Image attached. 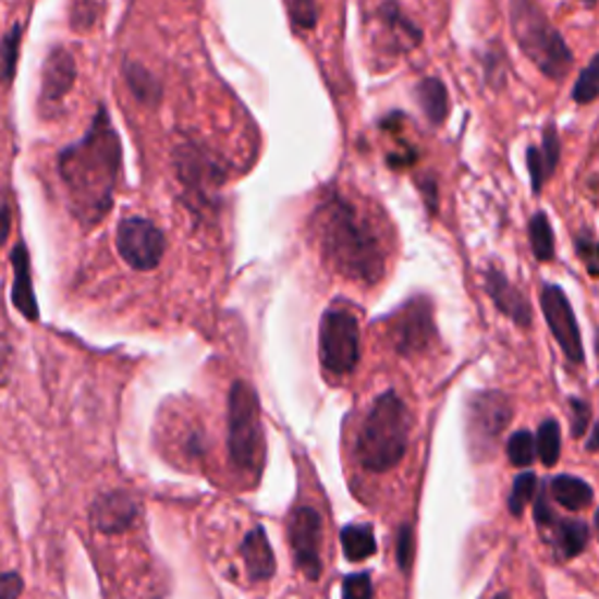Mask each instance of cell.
I'll use <instances>...</instances> for the list:
<instances>
[{
	"instance_id": "23",
	"label": "cell",
	"mask_w": 599,
	"mask_h": 599,
	"mask_svg": "<svg viewBox=\"0 0 599 599\" xmlns=\"http://www.w3.org/2000/svg\"><path fill=\"white\" fill-rule=\"evenodd\" d=\"M124 81H127L130 89L134 97L146 103V106H157L162 101V83L138 61H124Z\"/></svg>"
},
{
	"instance_id": "25",
	"label": "cell",
	"mask_w": 599,
	"mask_h": 599,
	"mask_svg": "<svg viewBox=\"0 0 599 599\" xmlns=\"http://www.w3.org/2000/svg\"><path fill=\"white\" fill-rule=\"evenodd\" d=\"M527 232H529V242H531V250H534L536 260H541V262L553 260L555 234H553V225H550V218L543 211L534 213L529 220Z\"/></svg>"
},
{
	"instance_id": "7",
	"label": "cell",
	"mask_w": 599,
	"mask_h": 599,
	"mask_svg": "<svg viewBox=\"0 0 599 599\" xmlns=\"http://www.w3.org/2000/svg\"><path fill=\"white\" fill-rule=\"evenodd\" d=\"M513 419V403L501 391H478L468 399L466 438L476 460H487L497 450L503 431Z\"/></svg>"
},
{
	"instance_id": "4",
	"label": "cell",
	"mask_w": 599,
	"mask_h": 599,
	"mask_svg": "<svg viewBox=\"0 0 599 599\" xmlns=\"http://www.w3.org/2000/svg\"><path fill=\"white\" fill-rule=\"evenodd\" d=\"M228 454L232 468L256 485L265 468V429L260 401L248 382H234L228 393Z\"/></svg>"
},
{
	"instance_id": "10",
	"label": "cell",
	"mask_w": 599,
	"mask_h": 599,
	"mask_svg": "<svg viewBox=\"0 0 599 599\" xmlns=\"http://www.w3.org/2000/svg\"><path fill=\"white\" fill-rule=\"evenodd\" d=\"M173 164L185 191L191 193V199L199 207H209L211 193H216L225 179V169L216 157L195 140H185L183 146L173 152Z\"/></svg>"
},
{
	"instance_id": "13",
	"label": "cell",
	"mask_w": 599,
	"mask_h": 599,
	"mask_svg": "<svg viewBox=\"0 0 599 599\" xmlns=\"http://www.w3.org/2000/svg\"><path fill=\"white\" fill-rule=\"evenodd\" d=\"M541 309L548 321L550 333L555 335L562 354L576 366L586 364V352H583L580 328L576 321V314L566 300L564 291L555 283H543L541 286Z\"/></svg>"
},
{
	"instance_id": "36",
	"label": "cell",
	"mask_w": 599,
	"mask_h": 599,
	"mask_svg": "<svg viewBox=\"0 0 599 599\" xmlns=\"http://www.w3.org/2000/svg\"><path fill=\"white\" fill-rule=\"evenodd\" d=\"M576 254L586 262L590 277H597V244L590 232H580V236H576Z\"/></svg>"
},
{
	"instance_id": "37",
	"label": "cell",
	"mask_w": 599,
	"mask_h": 599,
	"mask_svg": "<svg viewBox=\"0 0 599 599\" xmlns=\"http://www.w3.org/2000/svg\"><path fill=\"white\" fill-rule=\"evenodd\" d=\"M24 592V578L17 572L0 574V599H20Z\"/></svg>"
},
{
	"instance_id": "33",
	"label": "cell",
	"mask_w": 599,
	"mask_h": 599,
	"mask_svg": "<svg viewBox=\"0 0 599 599\" xmlns=\"http://www.w3.org/2000/svg\"><path fill=\"white\" fill-rule=\"evenodd\" d=\"M342 599H372L370 574H350L342 580Z\"/></svg>"
},
{
	"instance_id": "30",
	"label": "cell",
	"mask_w": 599,
	"mask_h": 599,
	"mask_svg": "<svg viewBox=\"0 0 599 599\" xmlns=\"http://www.w3.org/2000/svg\"><path fill=\"white\" fill-rule=\"evenodd\" d=\"M599 94V73H597V57L580 71L574 85V101L576 103H592Z\"/></svg>"
},
{
	"instance_id": "8",
	"label": "cell",
	"mask_w": 599,
	"mask_h": 599,
	"mask_svg": "<svg viewBox=\"0 0 599 599\" xmlns=\"http://www.w3.org/2000/svg\"><path fill=\"white\" fill-rule=\"evenodd\" d=\"M389 338L399 356L413 358L427 352L438 338L431 300L424 295L409 297L403 307L393 311L389 319Z\"/></svg>"
},
{
	"instance_id": "35",
	"label": "cell",
	"mask_w": 599,
	"mask_h": 599,
	"mask_svg": "<svg viewBox=\"0 0 599 599\" xmlns=\"http://www.w3.org/2000/svg\"><path fill=\"white\" fill-rule=\"evenodd\" d=\"M570 405H572V436L574 438L586 436V431L590 427V417H592L590 403L583 399H572Z\"/></svg>"
},
{
	"instance_id": "12",
	"label": "cell",
	"mask_w": 599,
	"mask_h": 599,
	"mask_svg": "<svg viewBox=\"0 0 599 599\" xmlns=\"http://www.w3.org/2000/svg\"><path fill=\"white\" fill-rule=\"evenodd\" d=\"M321 515L311 506H297L289 515V541L293 560L300 572L309 580H319L323 574L321 564Z\"/></svg>"
},
{
	"instance_id": "32",
	"label": "cell",
	"mask_w": 599,
	"mask_h": 599,
	"mask_svg": "<svg viewBox=\"0 0 599 599\" xmlns=\"http://www.w3.org/2000/svg\"><path fill=\"white\" fill-rule=\"evenodd\" d=\"M413 560H415V536H413V527L403 525L399 529L396 536V562L401 566L403 574H409L413 570Z\"/></svg>"
},
{
	"instance_id": "2",
	"label": "cell",
	"mask_w": 599,
	"mask_h": 599,
	"mask_svg": "<svg viewBox=\"0 0 599 599\" xmlns=\"http://www.w3.org/2000/svg\"><path fill=\"white\" fill-rule=\"evenodd\" d=\"M311 228L321 258L333 272L364 286H377L387 274V248L372 220L342 193H328L314 209Z\"/></svg>"
},
{
	"instance_id": "28",
	"label": "cell",
	"mask_w": 599,
	"mask_h": 599,
	"mask_svg": "<svg viewBox=\"0 0 599 599\" xmlns=\"http://www.w3.org/2000/svg\"><path fill=\"white\" fill-rule=\"evenodd\" d=\"M536 476L531 470H525V473H519V476L515 478L513 487H511V494H509V511L511 515L519 517L525 513V506L527 503L534 499L536 494Z\"/></svg>"
},
{
	"instance_id": "18",
	"label": "cell",
	"mask_w": 599,
	"mask_h": 599,
	"mask_svg": "<svg viewBox=\"0 0 599 599\" xmlns=\"http://www.w3.org/2000/svg\"><path fill=\"white\" fill-rule=\"evenodd\" d=\"M12 270H14V283H12V305L17 307L28 321H38L40 309L34 291V279H30V258L24 242L12 248Z\"/></svg>"
},
{
	"instance_id": "17",
	"label": "cell",
	"mask_w": 599,
	"mask_h": 599,
	"mask_svg": "<svg viewBox=\"0 0 599 599\" xmlns=\"http://www.w3.org/2000/svg\"><path fill=\"white\" fill-rule=\"evenodd\" d=\"M138 511V501L130 492H106L94 499L89 509V523L101 534H122L136 523Z\"/></svg>"
},
{
	"instance_id": "38",
	"label": "cell",
	"mask_w": 599,
	"mask_h": 599,
	"mask_svg": "<svg viewBox=\"0 0 599 599\" xmlns=\"http://www.w3.org/2000/svg\"><path fill=\"white\" fill-rule=\"evenodd\" d=\"M10 223H12V216H10L8 201H0V248L5 246L10 236Z\"/></svg>"
},
{
	"instance_id": "20",
	"label": "cell",
	"mask_w": 599,
	"mask_h": 599,
	"mask_svg": "<svg viewBox=\"0 0 599 599\" xmlns=\"http://www.w3.org/2000/svg\"><path fill=\"white\" fill-rule=\"evenodd\" d=\"M242 558L246 564V574L250 580H270L277 572L274 550L267 539V531L262 527H254L242 543Z\"/></svg>"
},
{
	"instance_id": "21",
	"label": "cell",
	"mask_w": 599,
	"mask_h": 599,
	"mask_svg": "<svg viewBox=\"0 0 599 599\" xmlns=\"http://www.w3.org/2000/svg\"><path fill=\"white\" fill-rule=\"evenodd\" d=\"M548 492V497L566 511H586L595 499L592 487L576 476H555L550 480Z\"/></svg>"
},
{
	"instance_id": "6",
	"label": "cell",
	"mask_w": 599,
	"mask_h": 599,
	"mask_svg": "<svg viewBox=\"0 0 599 599\" xmlns=\"http://www.w3.org/2000/svg\"><path fill=\"white\" fill-rule=\"evenodd\" d=\"M319 360L328 375H352L360 360V323L356 311L333 305L326 309L319 328Z\"/></svg>"
},
{
	"instance_id": "26",
	"label": "cell",
	"mask_w": 599,
	"mask_h": 599,
	"mask_svg": "<svg viewBox=\"0 0 599 599\" xmlns=\"http://www.w3.org/2000/svg\"><path fill=\"white\" fill-rule=\"evenodd\" d=\"M534 450L539 454V460L543 466H555L562 452V433H560V424L558 419L548 417L541 421L539 433L534 438Z\"/></svg>"
},
{
	"instance_id": "34",
	"label": "cell",
	"mask_w": 599,
	"mask_h": 599,
	"mask_svg": "<svg viewBox=\"0 0 599 599\" xmlns=\"http://www.w3.org/2000/svg\"><path fill=\"white\" fill-rule=\"evenodd\" d=\"M106 8L99 5V3H75L71 8V24L73 28L77 30H87L91 28L94 24H97L99 20V14L103 12Z\"/></svg>"
},
{
	"instance_id": "39",
	"label": "cell",
	"mask_w": 599,
	"mask_h": 599,
	"mask_svg": "<svg viewBox=\"0 0 599 599\" xmlns=\"http://www.w3.org/2000/svg\"><path fill=\"white\" fill-rule=\"evenodd\" d=\"M421 193L427 195V204H429V211L436 213V207H438V187H436V181L429 179L421 183Z\"/></svg>"
},
{
	"instance_id": "14",
	"label": "cell",
	"mask_w": 599,
	"mask_h": 599,
	"mask_svg": "<svg viewBox=\"0 0 599 599\" xmlns=\"http://www.w3.org/2000/svg\"><path fill=\"white\" fill-rule=\"evenodd\" d=\"M375 22L380 26V34H377V45L384 47L389 54H403L415 50L421 42V28L407 17L396 3H380L372 8Z\"/></svg>"
},
{
	"instance_id": "29",
	"label": "cell",
	"mask_w": 599,
	"mask_h": 599,
	"mask_svg": "<svg viewBox=\"0 0 599 599\" xmlns=\"http://www.w3.org/2000/svg\"><path fill=\"white\" fill-rule=\"evenodd\" d=\"M506 454L509 462L517 468H527L536 460V450H534V436L527 429L515 431L509 443H506Z\"/></svg>"
},
{
	"instance_id": "19",
	"label": "cell",
	"mask_w": 599,
	"mask_h": 599,
	"mask_svg": "<svg viewBox=\"0 0 599 599\" xmlns=\"http://www.w3.org/2000/svg\"><path fill=\"white\" fill-rule=\"evenodd\" d=\"M560 150H562L560 136H558L553 124H548L543 132V138H541V146H529V150H527V167H529L534 195H541L543 185L555 173L558 162H560Z\"/></svg>"
},
{
	"instance_id": "22",
	"label": "cell",
	"mask_w": 599,
	"mask_h": 599,
	"mask_svg": "<svg viewBox=\"0 0 599 599\" xmlns=\"http://www.w3.org/2000/svg\"><path fill=\"white\" fill-rule=\"evenodd\" d=\"M417 101L424 110V115L431 124H443L448 113H450V97L443 81L438 77H424V81L417 85Z\"/></svg>"
},
{
	"instance_id": "27",
	"label": "cell",
	"mask_w": 599,
	"mask_h": 599,
	"mask_svg": "<svg viewBox=\"0 0 599 599\" xmlns=\"http://www.w3.org/2000/svg\"><path fill=\"white\" fill-rule=\"evenodd\" d=\"M20 45H22V24H14L3 42H0V83L10 85L14 81V73H17V61H20Z\"/></svg>"
},
{
	"instance_id": "9",
	"label": "cell",
	"mask_w": 599,
	"mask_h": 599,
	"mask_svg": "<svg viewBox=\"0 0 599 599\" xmlns=\"http://www.w3.org/2000/svg\"><path fill=\"white\" fill-rule=\"evenodd\" d=\"M115 246L120 258L136 272H150L162 262L167 254V236L152 220L132 216L120 220L115 232Z\"/></svg>"
},
{
	"instance_id": "16",
	"label": "cell",
	"mask_w": 599,
	"mask_h": 599,
	"mask_svg": "<svg viewBox=\"0 0 599 599\" xmlns=\"http://www.w3.org/2000/svg\"><path fill=\"white\" fill-rule=\"evenodd\" d=\"M485 291L492 297L494 307L503 314V317H509L517 328H531L534 311L527 295L519 291L497 265H487Z\"/></svg>"
},
{
	"instance_id": "31",
	"label": "cell",
	"mask_w": 599,
	"mask_h": 599,
	"mask_svg": "<svg viewBox=\"0 0 599 599\" xmlns=\"http://www.w3.org/2000/svg\"><path fill=\"white\" fill-rule=\"evenodd\" d=\"M286 10H289L291 24L300 30H309L319 22V5L311 3V0H295V3L289 0Z\"/></svg>"
},
{
	"instance_id": "11",
	"label": "cell",
	"mask_w": 599,
	"mask_h": 599,
	"mask_svg": "<svg viewBox=\"0 0 599 599\" xmlns=\"http://www.w3.org/2000/svg\"><path fill=\"white\" fill-rule=\"evenodd\" d=\"M534 519L541 531V539H546V543L555 550L558 560H574L590 541V527L583 519L560 517L550 506L546 490L534 494Z\"/></svg>"
},
{
	"instance_id": "41",
	"label": "cell",
	"mask_w": 599,
	"mask_h": 599,
	"mask_svg": "<svg viewBox=\"0 0 599 599\" xmlns=\"http://www.w3.org/2000/svg\"><path fill=\"white\" fill-rule=\"evenodd\" d=\"M492 599H511V595H509V592H499V595L492 597Z\"/></svg>"
},
{
	"instance_id": "40",
	"label": "cell",
	"mask_w": 599,
	"mask_h": 599,
	"mask_svg": "<svg viewBox=\"0 0 599 599\" xmlns=\"http://www.w3.org/2000/svg\"><path fill=\"white\" fill-rule=\"evenodd\" d=\"M595 438H597V427H592V429H590V438H588V452H595V450H597Z\"/></svg>"
},
{
	"instance_id": "3",
	"label": "cell",
	"mask_w": 599,
	"mask_h": 599,
	"mask_svg": "<svg viewBox=\"0 0 599 599\" xmlns=\"http://www.w3.org/2000/svg\"><path fill=\"white\" fill-rule=\"evenodd\" d=\"M409 431H413V417L403 399L396 391L380 393L356 433V462L368 473L396 468L407 452Z\"/></svg>"
},
{
	"instance_id": "5",
	"label": "cell",
	"mask_w": 599,
	"mask_h": 599,
	"mask_svg": "<svg viewBox=\"0 0 599 599\" xmlns=\"http://www.w3.org/2000/svg\"><path fill=\"white\" fill-rule=\"evenodd\" d=\"M511 28L519 50L543 75L553 81H564L570 73L574 57L570 45L564 42L560 30L550 24L539 5L517 0L511 5Z\"/></svg>"
},
{
	"instance_id": "24",
	"label": "cell",
	"mask_w": 599,
	"mask_h": 599,
	"mask_svg": "<svg viewBox=\"0 0 599 599\" xmlns=\"http://www.w3.org/2000/svg\"><path fill=\"white\" fill-rule=\"evenodd\" d=\"M340 541H342L344 558L350 562H364L372 558L377 550V541L370 525H346L340 531Z\"/></svg>"
},
{
	"instance_id": "1",
	"label": "cell",
	"mask_w": 599,
	"mask_h": 599,
	"mask_svg": "<svg viewBox=\"0 0 599 599\" xmlns=\"http://www.w3.org/2000/svg\"><path fill=\"white\" fill-rule=\"evenodd\" d=\"M57 167L73 216L85 228L99 225L113 207L122 171V144L103 106L87 134L61 150Z\"/></svg>"
},
{
	"instance_id": "15",
	"label": "cell",
	"mask_w": 599,
	"mask_h": 599,
	"mask_svg": "<svg viewBox=\"0 0 599 599\" xmlns=\"http://www.w3.org/2000/svg\"><path fill=\"white\" fill-rule=\"evenodd\" d=\"M77 66L73 54L66 47H54L47 54L42 64V77H40V106L42 110H54L69 97V91L75 85Z\"/></svg>"
}]
</instances>
